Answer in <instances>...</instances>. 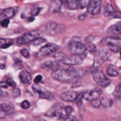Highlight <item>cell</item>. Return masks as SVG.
<instances>
[{"mask_svg":"<svg viewBox=\"0 0 121 121\" xmlns=\"http://www.w3.org/2000/svg\"><path fill=\"white\" fill-rule=\"evenodd\" d=\"M52 77L60 81H68L74 79L77 76V72L73 68L59 69L51 73Z\"/></svg>","mask_w":121,"mask_h":121,"instance_id":"obj_1","label":"cell"},{"mask_svg":"<svg viewBox=\"0 0 121 121\" xmlns=\"http://www.w3.org/2000/svg\"><path fill=\"white\" fill-rule=\"evenodd\" d=\"M85 55H73L68 56L62 52H59L54 55V58L59 61H62L65 64L70 65H80L84 59Z\"/></svg>","mask_w":121,"mask_h":121,"instance_id":"obj_2","label":"cell"},{"mask_svg":"<svg viewBox=\"0 0 121 121\" xmlns=\"http://www.w3.org/2000/svg\"><path fill=\"white\" fill-rule=\"evenodd\" d=\"M110 56L109 51L105 48L97 49L94 53V66L98 67L105 62Z\"/></svg>","mask_w":121,"mask_h":121,"instance_id":"obj_3","label":"cell"},{"mask_svg":"<svg viewBox=\"0 0 121 121\" xmlns=\"http://www.w3.org/2000/svg\"><path fill=\"white\" fill-rule=\"evenodd\" d=\"M43 35V31L39 30H32L25 33L17 40V43L23 44L30 42H33L36 39L41 38Z\"/></svg>","mask_w":121,"mask_h":121,"instance_id":"obj_4","label":"cell"},{"mask_svg":"<svg viewBox=\"0 0 121 121\" xmlns=\"http://www.w3.org/2000/svg\"><path fill=\"white\" fill-rule=\"evenodd\" d=\"M101 43L107 45L109 49L113 52H118L121 49V39L118 37H106L104 38Z\"/></svg>","mask_w":121,"mask_h":121,"instance_id":"obj_5","label":"cell"},{"mask_svg":"<svg viewBox=\"0 0 121 121\" xmlns=\"http://www.w3.org/2000/svg\"><path fill=\"white\" fill-rule=\"evenodd\" d=\"M68 48L69 52L73 55H83L87 50V48L85 45L76 41L70 42L69 43Z\"/></svg>","mask_w":121,"mask_h":121,"instance_id":"obj_6","label":"cell"},{"mask_svg":"<svg viewBox=\"0 0 121 121\" xmlns=\"http://www.w3.org/2000/svg\"><path fill=\"white\" fill-rule=\"evenodd\" d=\"M92 76L94 81L100 86L106 87L110 84V80L99 69H95L92 72Z\"/></svg>","mask_w":121,"mask_h":121,"instance_id":"obj_7","label":"cell"},{"mask_svg":"<svg viewBox=\"0 0 121 121\" xmlns=\"http://www.w3.org/2000/svg\"><path fill=\"white\" fill-rule=\"evenodd\" d=\"M102 1L100 0H90L87 7V12L93 15L97 14L101 8Z\"/></svg>","mask_w":121,"mask_h":121,"instance_id":"obj_8","label":"cell"},{"mask_svg":"<svg viewBox=\"0 0 121 121\" xmlns=\"http://www.w3.org/2000/svg\"><path fill=\"white\" fill-rule=\"evenodd\" d=\"M102 93V90L99 88H95L88 90L83 93V98L86 100L92 101L97 98L100 96Z\"/></svg>","mask_w":121,"mask_h":121,"instance_id":"obj_9","label":"cell"},{"mask_svg":"<svg viewBox=\"0 0 121 121\" xmlns=\"http://www.w3.org/2000/svg\"><path fill=\"white\" fill-rule=\"evenodd\" d=\"M62 106L60 104H56L51 108L45 113V116L49 117H62L63 113Z\"/></svg>","mask_w":121,"mask_h":121,"instance_id":"obj_10","label":"cell"},{"mask_svg":"<svg viewBox=\"0 0 121 121\" xmlns=\"http://www.w3.org/2000/svg\"><path fill=\"white\" fill-rule=\"evenodd\" d=\"M104 15L106 17L121 18V12L114 9L110 4H107L105 7L104 9Z\"/></svg>","mask_w":121,"mask_h":121,"instance_id":"obj_11","label":"cell"},{"mask_svg":"<svg viewBox=\"0 0 121 121\" xmlns=\"http://www.w3.org/2000/svg\"><path fill=\"white\" fill-rule=\"evenodd\" d=\"M59 48V46L54 43H49L42 47L39 52L41 55H46L56 52Z\"/></svg>","mask_w":121,"mask_h":121,"instance_id":"obj_12","label":"cell"},{"mask_svg":"<svg viewBox=\"0 0 121 121\" xmlns=\"http://www.w3.org/2000/svg\"><path fill=\"white\" fill-rule=\"evenodd\" d=\"M77 93L74 91H68L61 94L60 97L64 101L71 102L75 99Z\"/></svg>","mask_w":121,"mask_h":121,"instance_id":"obj_13","label":"cell"},{"mask_svg":"<svg viewBox=\"0 0 121 121\" xmlns=\"http://www.w3.org/2000/svg\"><path fill=\"white\" fill-rule=\"evenodd\" d=\"M62 27L60 26H58L54 22H51L48 23L46 26V30L48 34H53L54 33L60 32Z\"/></svg>","mask_w":121,"mask_h":121,"instance_id":"obj_14","label":"cell"},{"mask_svg":"<svg viewBox=\"0 0 121 121\" xmlns=\"http://www.w3.org/2000/svg\"><path fill=\"white\" fill-rule=\"evenodd\" d=\"M107 33L112 35H121V21L110 26L107 30Z\"/></svg>","mask_w":121,"mask_h":121,"instance_id":"obj_15","label":"cell"},{"mask_svg":"<svg viewBox=\"0 0 121 121\" xmlns=\"http://www.w3.org/2000/svg\"><path fill=\"white\" fill-rule=\"evenodd\" d=\"M15 14V9L12 8L4 9L0 14L1 18L4 19H9L13 17Z\"/></svg>","mask_w":121,"mask_h":121,"instance_id":"obj_16","label":"cell"},{"mask_svg":"<svg viewBox=\"0 0 121 121\" xmlns=\"http://www.w3.org/2000/svg\"><path fill=\"white\" fill-rule=\"evenodd\" d=\"M62 1L59 0H55L52 1L49 5V10L53 13L58 12L61 8Z\"/></svg>","mask_w":121,"mask_h":121,"instance_id":"obj_17","label":"cell"},{"mask_svg":"<svg viewBox=\"0 0 121 121\" xmlns=\"http://www.w3.org/2000/svg\"><path fill=\"white\" fill-rule=\"evenodd\" d=\"M19 78L23 83H27L31 80L32 77L29 72L26 70H23L20 72Z\"/></svg>","mask_w":121,"mask_h":121,"instance_id":"obj_18","label":"cell"},{"mask_svg":"<svg viewBox=\"0 0 121 121\" xmlns=\"http://www.w3.org/2000/svg\"><path fill=\"white\" fill-rule=\"evenodd\" d=\"M64 2L68 8L70 9H76L80 8V0H65Z\"/></svg>","mask_w":121,"mask_h":121,"instance_id":"obj_19","label":"cell"},{"mask_svg":"<svg viewBox=\"0 0 121 121\" xmlns=\"http://www.w3.org/2000/svg\"><path fill=\"white\" fill-rule=\"evenodd\" d=\"M39 97L41 98L46 99L50 100H53L55 98L54 95L50 92L41 91L39 93Z\"/></svg>","mask_w":121,"mask_h":121,"instance_id":"obj_20","label":"cell"},{"mask_svg":"<svg viewBox=\"0 0 121 121\" xmlns=\"http://www.w3.org/2000/svg\"><path fill=\"white\" fill-rule=\"evenodd\" d=\"M113 95L114 96L115 99L119 100L121 99V84L117 85L113 92Z\"/></svg>","mask_w":121,"mask_h":121,"instance_id":"obj_21","label":"cell"},{"mask_svg":"<svg viewBox=\"0 0 121 121\" xmlns=\"http://www.w3.org/2000/svg\"><path fill=\"white\" fill-rule=\"evenodd\" d=\"M106 72L108 75L111 77H117L119 74L118 71L115 69L111 66L107 68Z\"/></svg>","mask_w":121,"mask_h":121,"instance_id":"obj_22","label":"cell"},{"mask_svg":"<svg viewBox=\"0 0 121 121\" xmlns=\"http://www.w3.org/2000/svg\"><path fill=\"white\" fill-rule=\"evenodd\" d=\"M42 10V8L41 7H39L38 5L34 6L31 10V14L33 16H37L38 15L41 11Z\"/></svg>","mask_w":121,"mask_h":121,"instance_id":"obj_23","label":"cell"},{"mask_svg":"<svg viewBox=\"0 0 121 121\" xmlns=\"http://www.w3.org/2000/svg\"><path fill=\"white\" fill-rule=\"evenodd\" d=\"M72 107H71L70 106H69V105H67V106H66L65 107H64V114H63V118L64 119L66 118V117H67L68 116L70 115L71 114V113L72 112Z\"/></svg>","mask_w":121,"mask_h":121,"instance_id":"obj_24","label":"cell"},{"mask_svg":"<svg viewBox=\"0 0 121 121\" xmlns=\"http://www.w3.org/2000/svg\"><path fill=\"white\" fill-rule=\"evenodd\" d=\"M82 98H83V94L77 93V95L75 100L78 105H81L82 103Z\"/></svg>","mask_w":121,"mask_h":121,"instance_id":"obj_25","label":"cell"},{"mask_svg":"<svg viewBox=\"0 0 121 121\" xmlns=\"http://www.w3.org/2000/svg\"><path fill=\"white\" fill-rule=\"evenodd\" d=\"M101 104V100L99 98H97L91 101V104L95 108H98Z\"/></svg>","mask_w":121,"mask_h":121,"instance_id":"obj_26","label":"cell"},{"mask_svg":"<svg viewBox=\"0 0 121 121\" xmlns=\"http://www.w3.org/2000/svg\"><path fill=\"white\" fill-rule=\"evenodd\" d=\"M45 41H46V40L45 39L41 37V38H39L36 39L34 41L32 42V43L35 45H38L40 44L41 43H44Z\"/></svg>","mask_w":121,"mask_h":121,"instance_id":"obj_27","label":"cell"},{"mask_svg":"<svg viewBox=\"0 0 121 121\" xmlns=\"http://www.w3.org/2000/svg\"><path fill=\"white\" fill-rule=\"evenodd\" d=\"M20 54L25 58H29L30 57V53L28 51L25 49H22L20 50Z\"/></svg>","mask_w":121,"mask_h":121,"instance_id":"obj_28","label":"cell"},{"mask_svg":"<svg viewBox=\"0 0 121 121\" xmlns=\"http://www.w3.org/2000/svg\"><path fill=\"white\" fill-rule=\"evenodd\" d=\"M32 88L33 91L35 93H38V94L41 91L40 86L38 84H35L32 86Z\"/></svg>","mask_w":121,"mask_h":121,"instance_id":"obj_29","label":"cell"},{"mask_svg":"<svg viewBox=\"0 0 121 121\" xmlns=\"http://www.w3.org/2000/svg\"><path fill=\"white\" fill-rule=\"evenodd\" d=\"M21 106L24 109H28L30 107V103L27 100H24L22 102Z\"/></svg>","mask_w":121,"mask_h":121,"instance_id":"obj_30","label":"cell"},{"mask_svg":"<svg viewBox=\"0 0 121 121\" xmlns=\"http://www.w3.org/2000/svg\"><path fill=\"white\" fill-rule=\"evenodd\" d=\"M10 108H11L9 104H7L4 103V104H1V109L3 111H4L5 112L9 111L10 110Z\"/></svg>","mask_w":121,"mask_h":121,"instance_id":"obj_31","label":"cell"},{"mask_svg":"<svg viewBox=\"0 0 121 121\" xmlns=\"http://www.w3.org/2000/svg\"><path fill=\"white\" fill-rule=\"evenodd\" d=\"M64 121H78V120L75 116L70 115L65 118Z\"/></svg>","mask_w":121,"mask_h":121,"instance_id":"obj_32","label":"cell"},{"mask_svg":"<svg viewBox=\"0 0 121 121\" xmlns=\"http://www.w3.org/2000/svg\"><path fill=\"white\" fill-rule=\"evenodd\" d=\"M9 19H4L1 22V26L2 27L7 28L9 23Z\"/></svg>","mask_w":121,"mask_h":121,"instance_id":"obj_33","label":"cell"},{"mask_svg":"<svg viewBox=\"0 0 121 121\" xmlns=\"http://www.w3.org/2000/svg\"><path fill=\"white\" fill-rule=\"evenodd\" d=\"M86 48H87V49L89 50V51H91V52H93V51L95 52L96 50L95 45L91 43H89V44L88 45L87 47H86Z\"/></svg>","mask_w":121,"mask_h":121,"instance_id":"obj_34","label":"cell"},{"mask_svg":"<svg viewBox=\"0 0 121 121\" xmlns=\"http://www.w3.org/2000/svg\"><path fill=\"white\" fill-rule=\"evenodd\" d=\"M6 81L9 86H12L13 87L16 86V83L11 78H8Z\"/></svg>","mask_w":121,"mask_h":121,"instance_id":"obj_35","label":"cell"},{"mask_svg":"<svg viewBox=\"0 0 121 121\" xmlns=\"http://www.w3.org/2000/svg\"><path fill=\"white\" fill-rule=\"evenodd\" d=\"M20 95V90L18 88H15L13 91V95L14 97H17Z\"/></svg>","mask_w":121,"mask_h":121,"instance_id":"obj_36","label":"cell"},{"mask_svg":"<svg viewBox=\"0 0 121 121\" xmlns=\"http://www.w3.org/2000/svg\"><path fill=\"white\" fill-rule=\"evenodd\" d=\"M42 78H43V77H42V75H37V76L35 77V78L34 81L35 82V83L38 84L39 82H40L42 80Z\"/></svg>","mask_w":121,"mask_h":121,"instance_id":"obj_37","label":"cell"},{"mask_svg":"<svg viewBox=\"0 0 121 121\" xmlns=\"http://www.w3.org/2000/svg\"><path fill=\"white\" fill-rule=\"evenodd\" d=\"M13 43H5L4 44H2V45L0 46V47L1 48H3V49H6V48H7L8 47H9L10 46H11V45H12Z\"/></svg>","mask_w":121,"mask_h":121,"instance_id":"obj_38","label":"cell"},{"mask_svg":"<svg viewBox=\"0 0 121 121\" xmlns=\"http://www.w3.org/2000/svg\"><path fill=\"white\" fill-rule=\"evenodd\" d=\"M8 86H9V85H8L6 81H1L0 82V86L1 87L7 88H8Z\"/></svg>","mask_w":121,"mask_h":121,"instance_id":"obj_39","label":"cell"},{"mask_svg":"<svg viewBox=\"0 0 121 121\" xmlns=\"http://www.w3.org/2000/svg\"><path fill=\"white\" fill-rule=\"evenodd\" d=\"M86 17V15L85 14H81V15H80L78 17V18L80 20H83Z\"/></svg>","mask_w":121,"mask_h":121,"instance_id":"obj_40","label":"cell"},{"mask_svg":"<svg viewBox=\"0 0 121 121\" xmlns=\"http://www.w3.org/2000/svg\"><path fill=\"white\" fill-rule=\"evenodd\" d=\"M34 19H35V18H34V17H30V18H28V20H29V21H30V22L33 21Z\"/></svg>","mask_w":121,"mask_h":121,"instance_id":"obj_41","label":"cell"},{"mask_svg":"<svg viewBox=\"0 0 121 121\" xmlns=\"http://www.w3.org/2000/svg\"><path fill=\"white\" fill-rule=\"evenodd\" d=\"M1 69H5V68L6 67V65L5 64H2L1 65Z\"/></svg>","mask_w":121,"mask_h":121,"instance_id":"obj_42","label":"cell"},{"mask_svg":"<svg viewBox=\"0 0 121 121\" xmlns=\"http://www.w3.org/2000/svg\"><path fill=\"white\" fill-rule=\"evenodd\" d=\"M120 55H121V49L120 50Z\"/></svg>","mask_w":121,"mask_h":121,"instance_id":"obj_43","label":"cell"},{"mask_svg":"<svg viewBox=\"0 0 121 121\" xmlns=\"http://www.w3.org/2000/svg\"><path fill=\"white\" fill-rule=\"evenodd\" d=\"M41 121H45V120H41Z\"/></svg>","mask_w":121,"mask_h":121,"instance_id":"obj_44","label":"cell"}]
</instances>
